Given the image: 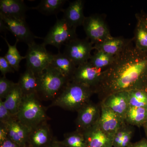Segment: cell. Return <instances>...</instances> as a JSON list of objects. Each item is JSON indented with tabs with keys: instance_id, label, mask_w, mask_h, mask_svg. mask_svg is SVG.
I'll return each mask as SVG.
<instances>
[{
	"instance_id": "cell-1",
	"label": "cell",
	"mask_w": 147,
	"mask_h": 147,
	"mask_svg": "<svg viewBox=\"0 0 147 147\" xmlns=\"http://www.w3.org/2000/svg\"><path fill=\"white\" fill-rule=\"evenodd\" d=\"M133 38L115 57L113 63L102 71L94 93L103 100L121 92L147 89V53L139 50ZM101 100V101H102Z\"/></svg>"
},
{
	"instance_id": "cell-2",
	"label": "cell",
	"mask_w": 147,
	"mask_h": 147,
	"mask_svg": "<svg viewBox=\"0 0 147 147\" xmlns=\"http://www.w3.org/2000/svg\"><path fill=\"white\" fill-rule=\"evenodd\" d=\"M93 90L82 84L71 81L53 100L50 106H57L69 111H78L90 101Z\"/></svg>"
},
{
	"instance_id": "cell-3",
	"label": "cell",
	"mask_w": 147,
	"mask_h": 147,
	"mask_svg": "<svg viewBox=\"0 0 147 147\" xmlns=\"http://www.w3.org/2000/svg\"><path fill=\"white\" fill-rule=\"evenodd\" d=\"M16 118L30 131L48 120L45 107L35 94L24 96Z\"/></svg>"
},
{
	"instance_id": "cell-4",
	"label": "cell",
	"mask_w": 147,
	"mask_h": 147,
	"mask_svg": "<svg viewBox=\"0 0 147 147\" xmlns=\"http://www.w3.org/2000/svg\"><path fill=\"white\" fill-rule=\"evenodd\" d=\"M37 77L38 82V95H40L45 100H55L68 82H71L51 65Z\"/></svg>"
},
{
	"instance_id": "cell-5",
	"label": "cell",
	"mask_w": 147,
	"mask_h": 147,
	"mask_svg": "<svg viewBox=\"0 0 147 147\" xmlns=\"http://www.w3.org/2000/svg\"><path fill=\"white\" fill-rule=\"evenodd\" d=\"M28 45V48L25 56L26 69L37 76L51 64L53 55L47 51L42 43L37 44L34 41Z\"/></svg>"
},
{
	"instance_id": "cell-6",
	"label": "cell",
	"mask_w": 147,
	"mask_h": 147,
	"mask_svg": "<svg viewBox=\"0 0 147 147\" xmlns=\"http://www.w3.org/2000/svg\"><path fill=\"white\" fill-rule=\"evenodd\" d=\"M76 28L71 26L63 18L57 19L51 27L47 35L43 38V44L57 47L59 52L63 45H65L72 40L77 38Z\"/></svg>"
},
{
	"instance_id": "cell-7",
	"label": "cell",
	"mask_w": 147,
	"mask_h": 147,
	"mask_svg": "<svg viewBox=\"0 0 147 147\" xmlns=\"http://www.w3.org/2000/svg\"><path fill=\"white\" fill-rule=\"evenodd\" d=\"M87 38L95 45L112 36L103 15L94 14L86 17L83 25Z\"/></svg>"
},
{
	"instance_id": "cell-8",
	"label": "cell",
	"mask_w": 147,
	"mask_h": 147,
	"mask_svg": "<svg viewBox=\"0 0 147 147\" xmlns=\"http://www.w3.org/2000/svg\"><path fill=\"white\" fill-rule=\"evenodd\" d=\"M93 45L87 38L85 39L77 38L65 45L63 53L77 67L89 61L92 50H94Z\"/></svg>"
},
{
	"instance_id": "cell-9",
	"label": "cell",
	"mask_w": 147,
	"mask_h": 147,
	"mask_svg": "<svg viewBox=\"0 0 147 147\" xmlns=\"http://www.w3.org/2000/svg\"><path fill=\"white\" fill-rule=\"evenodd\" d=\"M102 71V69L94 67L88 61L77 67L71 81L90 88L94 92Z\"/></svg>"
},
{
	"instance_id": "cell-10",
	"label": "cell",
	"mask_w": 147,
	"mask_h": 147,
	"mask_svg": "<svg viewBox=\"0 0 147 147\" xmlns=\"http://www.w3.org/2000/svg\"><path fill=\"white\" fill-rule=\"evenodd\" d=\"M0 18L5 23L9 31L12 33L18 41L25 42L28 45L34 42L35 38H39L32 32L26 20L4 16L2 14H0Z\"/></svg>"
},
{
	"instance_id": "cell-11",
	"label": "cell",
	"mask_w": 147,
	"mask_h": 147,
	"mask_svg": "<svg viewBox=\"0 0 147 147\" xmlns=\"http://www.w3.org/2000/svg\"><path fill=\"white\" fill-rule=\"evenodd\" d=\"M76 119L77 130L81 131L94 125L99 121L100 108L90 101L78 111Z\"/></svg>"
},
{
	"instance_id": "cell-12",
	"label": "cell",
	"mask_w": 147,
	"mask_h": 147,
	"mask_svg": "<svg viewBox=\"0 0 147 147\" xmlns=\"http://www.w3.org/2000/svg\"><path fill=\"white\" fill-rule=\"evenodd\" d=\"M100 115L98 124L107 134L114 136L116 132L126 125L124 119L100 102Z\"/></svg>"
},
{
	"instance_id": "cell-13",
	"label": "cell",
	"mask_w": 147,
	"mask_h": 147,
	"mask_svg": "<svg viewBox=\"0 0 147 147\" xmlns=\"http://www.w3.org/2000/svg\"><path fill=\"white\" fill-rule=\"evenodd\" d=\"M98 122L82 131L86 139L88 147H113L114 136L103 131L99 126Z\"/></svg>"
},
{
	"instance_id": "cell-14",
	"label": "cell",
	"mask_w": 147,
	"mask_h": 147,
	"mask_svg": "<svg viewBox=\"0 0 147 147\" xmlns=\"http://www.w3.org/2000/svg\"><path fill=\"white\" fill-rule=\"evenodd\" d=\"M54 139L50 127L45 121L30 131L27 146L28 147H48Z\"/></svg>"
},
{
	"instance_id": "cell-15",
	"label": "cell",
	"mask_w": 147,
	"mask_h": 147,
	"mask_svg": "<svg viewBox=\"0 0 147 147\" xmlns=\"http://www.w3.org/2000/svg\"><path fill=\"white\" fill-rule=\"evenodd\" d=\"M101 103L117 113L125 120L129 105L128 92H121L108 96Z\"/></svg>"
},
{
	"instance_id": "cell-16",
	"label": "cell",
	"mask_w": 147,
	"mask_h": 147,
	"mask_svg": "<svg viewBox=\"0 0 147 147\" xmlns=\"http://www.w3.org/2000/svg\"><path fill=\"white\" fill-rule=\"evenodd\" d=\"M84 1L76 0L69 2L68 7L63 10V18L71 26L76 28L83 26L86 16L84 13Z\"/></svg>"
},
{
	"instance_id": "cell-17",
	"label": "cell",
	"mask_w": 147,
	"mask_h": 147,
	"mask_svg": "<svg viewBox=\"0 0 147 147\" xmlns=\"http://www.w3.org/2000/svg\"><path fill=\"white\" fill-rule=\"evenodd\" d=\"M30 9L23 0H1L0 14L26 20V13Z\"/></svg>"
},
{
	"instance_id": "cell-18",
	"label": "cell",
	"mask_w": 147,
	"mask_h": 147,
	"mask_svg": "<svg viewBox=\"0 0 147 147\" xmlns=\"http://www.w3.org/2000/svg\"><path fill=\"white\" fill-rule=\"evenodd\" d=\"M7 125L8 138L21 147H27L30 131L17 118Z\"/></svg>"
},
{
	"instance_id": "cell-19",
	"label": "cell",
	"mask_w": 147,
	"mask_h": 147,
	"mask_svg": "<svg viewBox=\"0 0 147 147\" xmlns=\"http://www.w3.org/2000/svg\"><path fill=\"white\" fill-rule=\"evenodd\" d=\"M131 39H125L122 36H111L102 42L95 44L94 50L116 56L120 54L130 42Z\"/></svg>"
},
{
	"instance_id": "cell-20",
	"label": "cell",
	"mask_w": 147,
	"mask_h": 147,
	"mask_svg": "<svg viewBox=\"0 0 147 147\" xmlns=\"http://www.w3.org/2000/svg\"><path fill=\"white\" fill-rule=\"evenodd\" d=\"M50 65L57 69L69 81H71L77 67L66 55L60 52L57 55H53Z\"/></svg>"
},
{
	"instance_id": "cell-21",
	"label": "cell",
	"mask_w": 147,
	"mask_h": 147,
	"mask_svg": "<svg viewBox=\"0 0 147 147\" xmlns=\"http://www.w3.org/2000/svg\"><path fill=\"white\" fill-rule=\"evenodd\" d=\"M24 96L32 94L38 95V82L37 77L30 69H26L21 74L18 83Z\"/></svg>"
},
{
	"instance_id": "cell-22",
	"label": "cell",
	"mask_w": 147,
	"mask_h": 147,
	"mask_svg": "<svg viewBox=\"0 0 147 147\" xmlns=\"http://www.w3.org/2000/svg\"><path fill=\"white\" fill-rule=\"evenodd\" d=\"M24 95L18 83L3 101L6 108L12 115L16 116L19 111Z\"/></svg>"
},
{
	"instance_id": "cell-23",
	"label": "cell",
	"mask_w": 147,
	"mask_h": 147,
	"mask_svg": "<svg viewBox=\"0 0 147 147\" xmlns=\"http://www.w3.org/2000/svg\"><path fill=\"white\" fill-rule=\"evenodd\" d=\"M66 0H42L38 5L32 8L45 15H56L63 11Z\"/></svg>"
},
{
	"instance_id": "cell-24",
	"label": "cell",
	"mask_w": 147,
	"mask_h": 147,
	"mask_svg": "<svg viewBox=\"0 0 147 147\" xmlns=\"http://www.w3.org/2000/svg\"><path fill=\"white\" fill-rule=\"evenodd\" d=\"M147 121L146 108L129 106L125 117V123L140 126Z\"/></svg>"
},
{
	"instance_id": "cell-25",
	"label": "cell",
	"mask_w": 147,
	"mask_h": 147,
	"mask_svg": "<svg viewBox=\"0 0 147 147\" xmlns=\"http://www.w3.org/2000/svg\"><path fill=\"white\" fill-rule=\"evenodd\" d=\"M137 19L133 40L137 48L142 52L147 53V28L140 19Z\"/></svg>"
},
{
	"instance_id": "cell-26",
	"label": "cell",
	"mask_w": 147,
	"mask_h": 147,
	"mask_svg": "<svg viewBox=\"0 0 147 147\" xmlns=\"http://www.w3.org/2000/svg\"><path fill=\"white\" fill-rule=\"evenodd\" d=\"M1 37L6 42L8 47L7 53L4 57L14 70L18 71L20 68L19 64L21 61L24 59H26V57L21 56L17 50L16 45L19 41L16 40L15 44L13 45H11L9 43L6 37Z\"/></svg>"
},
{
	"instance_id": "cell-27",
	"label": "cell",
	"mask_w": 147,
	"mask_h": 147,
	"mask_svg": "<svg viewBox=\"0 0 147 147\" xmlns=\"http://www.w3.org/2000/svg\"><path fill=\"white\" fill-rule=\"evenodd\" d=\"M115 56H112L101 51L96 50L89 62L96 68L102 69L107 68L113 63Z\"/></svg>"
},
{
	"instance_id": "cell-28",
	"label": "cell",
	"mask_w": 147,
	"mask_h": 147,
	"mask_svg": "<svg viewBox=\"0 0 147 147\" xmlns=\"http://www.w3.org/2000/svg\"><path fill=\"white\" fill-rule=\"evenodd\" d=\"M60 142L67 147H88L83 132L78 130L65 134Z\"/></svg>"
},
{
	"instance_id": "cell-29",
	"label": "cell",
	"mask_w": 147,
	"mask_h": 147,
	"mask_svg": "<svg viewBox=\"0 0 147 147\" xmlns=\"http://www.w3.org/2000/svg\"><path fill=\"white\" fill-rule=\"evenodd\" d=\"M127 92L129 106L147 109V90H136Z\"/></svg>"
},
{
	"instance_id": "cell-30",
	"label": "cell",
	"mask_w": 147,
	"mask_h": 147,
	"mask_svg": "<svg viewBox=\"0 0 147 147\" xmlns=\"http://www.w3.org/2000/svg\"><path fill=\"white\" fill-rule=\"evenodd\" d=\"M16 83L8 80L5 76L0 78V99L3 100L7 97L9 94L13 89Z\"/></svg>"
},
{
	"instance_id": "cell-31",
	"label": "cell",
	"mask_w": 147,
	"mask_h": 147,
	"mask_svg": "<svg viewBox=\"0 0 147 147\" xmlns=\"http://www.w3.org/2000/svg\"><path fill=\"white\" fill-rule=\"evenodd\" d=\"M16 118V116L9 112L5 106L3 100L0 99V123L7 124Z\"/></svg>"
},
{
	"instance_id": "cell-32",
	"label": "cell",
	"mask_w": 147,
	"mask_h": 147,
	"mask_svg": "<svg viewBox=\"0 0 147 147\" xmlns=\"http://www.w3.org/2000/svg\"><path fill=\"white\" fill-rule=\"evenodd\" d=\"M0 71L3 76L8 73H14L15 70L5 57H0Z\"/></svg>"
},
{
	"instance_id": "cell-33",
	"label": "cell",
	"mask_w": 147,
	"mask_h": 147,
	"mask_svg": "<svg viewBox=\"0 0 147 147\" xmlns=\"http://www.w3.org/2000/svg\"><path fill=\"white\" fill-rule=\"evenodd\" d=\"M133 136V131L129 128L124 135L119 147H129L131 144V140Z\"/></svg>"
},
{
	"instance_id": "cell-34",
	"label": "cell",
	"mask_w": 147,
	"mask_h": 147,
	"mask_svg": "<svg viewBox=\"0 0 147 147\" xmlns=\"http://www.w3.org/2000/svg\"><path fill=\"white\" fill-rule=\"evenodd\" d=\"M8 138V129L7 125L0 123V144Z\"/></svg>"
},
{
	"instance_id": "cell-35",
	"label": "cell",
	"mask_w": 147,
	"mask_h": 147,
	"mask_svg": "<svg viewBox=\"0 0 147 147\" xmlns=\"http://www.w3.org/2000/svg\"><path fill=\"white\" fill-rule=\"evenodd\" d=\"M0 147H21L8 138L0 144Z\"/></svg>"
},
{
	"instance_id": "cell-36",
	"label": "cell",
	"mask_w": 147,
	"mask_h": 147,
	"mask_svg": "<svg viewBox=\"0 0 147 147\" xmlns=\"http://www.w3.org/2000/svg\"><path fill=\"white\" fill-rule=\"evenodd\" d=\"M129 147H147V141L145 139L134 143H131Z\"/></svg>"
},
{
	"instance_id": "cell-37",
	"label": "cell",
	"mask_w": 147,
	"mask_h": 147,
	"mask_svg": "<svg viewBox=\"0 0 147 147\" xmlns=\"http://www.w3.org/2000/svg\"><path fill=\"white\" fill-rule=\"evenodd\" d=\"M136 18H139L147 28V16L143 14H136Z\"/></svg>"
},
{
	"instance_id": "cell-38",
	"label": "cell",
	"mask_w": 147,
	"mask_h": 147,
	"mask_svg": "<svg viewBox=\"0 0 147 147\" xmlns=\"http://www.w3.org/2000/svg\"><path fill=\"white\" fill-rule=\"evenodd\" d=\"M48 147H67L65 145L61 143L60 141H57L56 139H54L53 142L51 143Z\"/></svg>"
},
{
	"instance_id": "cell-39",
	"label": "cell",
	"mask_w": 147,
	"mask_h": 147,
	"mask_svg": "<svg viewBox=\"0 0 147 147\" xmlns=\"http://www.w3.org/2000/svg\"><path fill=\"white\" fill-rule=\"evenodd\" d=\"M0 29H1V32H5L7 30L9 31L8 27L1 18H0Z\"/></svg>"
},
{
	"instance_id": "cell-40",
	"label": "cell",
	"mask_w": 147,
	"mask_h": 147,
	"mask_svg": "<svg viewBox=\"0 0 147 147\" xmlns=\"http://www.w3.org/2000/svg\"><path fill=\"white\" fill-rule=\"evenodd\" d=\"M145 126H146V129L147 130V121H146V123H145Z\"/></svg>"
},
{
	"instance_id": "cell-41",
	"label": "cell",
	"mask_w": 147,
	"mask_h": 147,
	"mask_svg": "<svg viewBox=\"0 0 147 147\" xmlns=\"http://www.w3.org/2000/svg\"><path fill=\"white\" fill-rule=\"evenodd\" d=\"M28 147V146H27V147Z\"/></svg>"
}]
</instances>
